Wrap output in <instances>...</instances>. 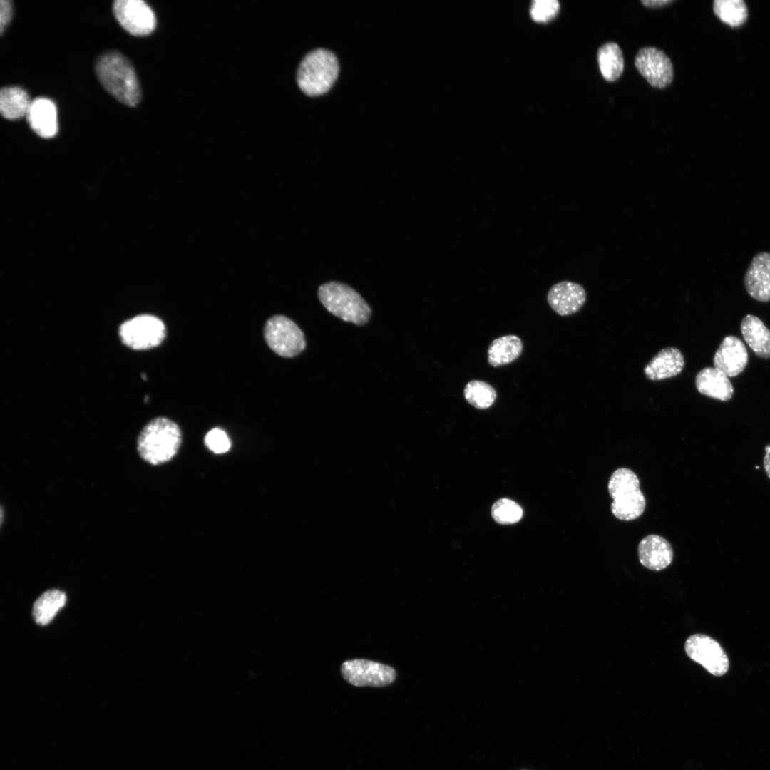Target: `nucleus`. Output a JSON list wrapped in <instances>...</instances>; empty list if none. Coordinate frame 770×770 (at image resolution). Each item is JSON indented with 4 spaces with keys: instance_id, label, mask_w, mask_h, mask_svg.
<instances>
[{
    "instance_id": "f257e3e1",
    "label": "nucleus",
    "mask_w": 770,
    "mask_h": 770,
    "mask_svg": "<svg viewBox=\"0 0 770 770\" xmlns=\"http://www.w3.org/2000/svg\"><path fill=\"white\" fill-rule=\"evenodd\" d=\"M96 75L104 88L120 103L135 106L141 98L138 79L129 60L116 51L102 54L96 63Z\"/></svg>"
},
{
    "instance_id": "f03ea898",
    "label": "nucleus",
    "mask_w": 770,
    "mask_h": 770,
    "mask_svg": "<svg viewBox=\"0 0 770 770\" xmlns=\"http://www.w3.org/2000/svg\"><path fill=\"white\" fill-rule=\"evenodd\" d=\"M182 432L174 421L158 416L149 421L137 438L140 457L152 466H159L171 461L182 443Z\"/></svg>"
},
{
    "instance_id": "7ed1b4c3",
    "label": "nucleus",
    "mask_w": 770,
    "mask_h": 770,
    "mask_svg": "<svg viewBox=\"0 0 770 770\" xmlns=\"http://www.w3.org/2000/svg\"><path fill=\"white\" fill-rule=\"evenodd\" d=\"M317 296L329 313L346 322L363 326L370 319V306L346 284L337 281L325 282L319 286Z\"/></svg>"
},
{
    "instance_id": "20e7f679",
    "label": "nucleus",
    "mask_w": 770,
    "mask_h": 770,
    "mask_svg": "<svg viewBox=\"0 0 770 770\" xmlns=\"http://www.w3.org/2000/svg\"><path fill=\"white\" fill-rule=\"evenodd\" d=\"M339 73L335 55L324 48H317L307 53L301 61L297 73L300 89L308 96H318L327 92Z\"/></svg>"
},
{
    "instance_id": "39448f33",
    "label": "nucleus",
    "mask_w": 770,
    "mask_h": 770,
    "mask_svg": "<svg viewBox=\"0 0 770 770\" xmlns=\"http://www.w3.org/2000/svg\"><path fill=\"white\" fill-rule=\"evenodd\" d=\"M608 492L613 501L611 511L617 519L631 521L644 512L646 501L640 488V480L632 470L620 468L611 475Z\"/></svg>"
},
{
    "instance_id": "423d86ee",
    "label": "nucleus",
    "mask_w": 770,
    "mask_h": 770,
    "mask_svg": "<svg viewBox=\"0 0 770 770\" xmlns=\"http://www.w3.org/2000/svg\"><path fill=\"white\" fill-rule=\"evenodd\" d=\"M263 332L269 347L284 358L295 357L307 346L302 330L294 321L282 314H276L268 319Z\"/></svg>"
},
{
    "instance_id": "0eeeda50",
    "label": "nucleus",
    "mask_w": 770,
    "mask_h": 770,
    "mask_svg": "<svg viewBox=\"0 0 770 770\" xmlns=\"http://www.w3.org/2000/svg\"><path fill=\"white\" fill-rule=\"evenodd\" d=\"M118 334L122 343L133 350L142 351L159 346L166 337V327L158 317L142 314L124 321Z\"/></svg>"
},
{
    "instance_id": "6e6552de",
    "label": "nucleus",
    "mask_w": 770,
    "mask_h": 770,
    "mask_svg": "<svg viewBox=\"0 0 770 770\" xmlns=\"http://www.w3.org/2000/svg\"><path fill=\"white\" fill-rule=\"evenodd\" d=\"M687 656L714 676H722L729 670V660L721 645L704 634L689 636L684 644Z\"/></svg>"
},
{
    "instance_id": "1a4fd4ad",
    "label": "nucleus",
    "mask_w": 770,
    "mask_h": 770,
    "mask_svg": "<svg viewBox=\"0 0 770 770\" xmlns=\"http://www.w3.org/2000/svg\"><path fill=\"white\" fill-rule=\"evenodd\" d=\"M341 672L347 682L356 687H383L393 683L396 677L393 667L361 659L344 662Z\"/></svg>"
},
{
    "instance_id": "9d476101",
    "label": "nucleus",
    "mask_w": 770,
    "mask_h": 770,
    "mask_svg": "<svg viewBox=\"0 0 770 770\" xmlns=\"http://www.w3.org/2000/svg\"><path fill=\"white\" fill-rule=\"evenodd\" d=\"M113 11L120 26L131 35L148 36L155 29V14L142 0H116Z\"/></svg>"
},
{
    "instance_id": "9b49d317",
    "label": "nucleus",
    "mask_w": 770,
    "mask_h": 770,
    "mask_svg": "<svg viewBox=\"0 0 770 770\" xmlns=\"http://www.w3.org/2000/svg\"><path fill=\"white\" fill-rule=\"evenodd\" d=\"M635 66L652 87L664 88L672 82L674 70L672 61L662 51L657 48L645 47L640 49L635 58Z\"/></svg>"
},
{
    "instance_id": "f8f14e48",
    "label": "nucleus",
    "mask_w": 770,
    "mask_h": 770,
    "mask_svg": "<svg viewBox=\"0 0 770 770\" xmlns=\"http://www.w3.org/2000/svg\"><path fill=\"white\" fill-rule=\"evenodd\" d=\"M586 300L587 294L584 287L578 283L568 280L555 284L547 294L549 306L562 317L580 311Z\"/></svg>"
},
{
    "instance_id": "ddd939ff",
    "label": "nucleus",
    "mask_w": 770,
    "mask_h": 770,
    "mask_svg": "<svg viewBox=\"0 0 770 770\" xmlns=\"http://www.w3.org/2000/svg\"><path fill=\"white\" fill-rule=\"evenodd\" d=\"M714 366L728 377L741 374L748 363L744 344L735 336H727L721 342L713 359Z\"/></svg>"
},
{
    "instance_id": "4468645a",
    "label": "nucleus",
    "mask_w": 770,
    "mask_h": 770,
    "mask_svg": "<svg viewBox=\"0 0 770 770\" xmlns=\"http://www.w3.org/2000/svg\"><path fill=\"white\" fill-rule=\"evenodd\" d=\"M744 283L753 299L763 302L770 301V252H761L753 257Z\"/></svg>"
},
{
    "instance_id": "2eb2a0df",
    "label": "nucleus",
    "mask_w": 770,
    "mask_h": 770,
    "mask_svg": "<svg viewBox=\"0 0 770 770\" xmlns=\"http://www.w3.org/2000/svg\"><path fill=\"white\" fill-rule=\"evenodd\" d=\"M637 551L640 563L646 568L655 571L668 567L674 556L668 540L655 534L643 538L638 545Z\"/></svg>"
},
{
    "instance_id": "dca6fc26",
    "label": "nucleus",
    "mask_w": 770,
    "mask_h": 770,
    "mask_svg": "<svg viewBox=\"0 0 770 770\" xmlns=\"http://www.w3.org/2000/svg\"><path fill=\"white\" fill-rule=\"evenodd\" d=\"M26 117L31 128L38 136L50 138L56 135L57 110L51 99L39 97L31 101Z\"/></svg>"
},
{
    "instance_id": "f3484780",
    "label": "nucleus",
    "mask_w": 770,
    "mask_h": 770,
    "mask_svg": "<svg viewBox=\"0 0 770 770\" xmlns=\"http://www.w3.org/2000/svg\"><path fill=\"white\" fill-rule=\"evenodd\" d=\"M684 365V357L678 348L666 347L651 359L643 372L650 381H662L679 375Z\"/></svg>"
},
{
    "instance_id": "a211bd4d",
    "label": "nucleus",
    "mask_w": 770,
    "mask_h": 770,
    "mask_svg": "<svg viewBox=\"0 0 770 770\" xmlns=\"http://www.w3.org/2000/svg\"><path fill=\"white\" fill-rule=\"evenodd\" d=\"M695 386L700 394L722 401H729L734 393L728 376L714 366L700 370L695 377Z\"/></svg>"
},
{
    "instance_id": "6ab92c4d",
    "label": "nucleus",
    "mask_w": 770,
    "mask_h": 770,
    "mask_svg": "<svg viewBox=\"0 0 770 770\" xmlns=\"http://www.w3.org/2000/svg\"><path fill=\"white\" fill-rule=\"evenodd\" d=\"M745 342L759 357L770 358V330L756 316L747 314L741 323Z\"/></svg>"
},
{
    "instance_id": "aec40b11",
    "label": "nucleus",
    "mask_w": 770,
    "mask_h": 770,
    "mask_svg": "<svg viewBox=\"0 0 770 770\" xmlns=\"http://www.w3.org/2000/svg\"><path fill=\"white\" fill-rule=\"evenodd\" d=\"M523 344L521 339L508 334L495 339L488 350V362L493 367H500L515 361L521 354Z\"/></svg>"
},
{
    "instance_id": "412c9836",
    "label": "nucleus",
    "mask_w": 770,
    "mask_h": 770,
    "mask_svg": "<svg viewBox=\"0 0 770 770\" xmlns=\"http://www.w3.org/2000/svg\"><path fill=\"white\" fill-rule=\"evenodd\" d=\"M31 101L27 92L19 86H5L0 91V112L8 120L26 116Z\"/></svg>"
},
{
    "instance_id": "4be33fe9",
    "label": "nucleus",
    "mask_w": 770,
    "mask_h": 770,
    "mask_svg": "<svg viewBox=\"0 0 770 770\" xmlns=\"http://www.w3.org/2000/svg\"><path fill=\"white\" fill-rule=\"evenodd\" d=\"M602 76L607 81L617 80L624 70V58L620 46L613 42L603 44L597 51Z\"/></svg>"
},
{
    "instance_id": "5701e85b",
    "label": "nucleus",
    "mask_w": 770,
    "mask_h": 770,
    "mask_svg": "<svg viewBox=\"0 0 770 770\" xmlns=\"http://www.w3.org/2000/svg\"><path fill=\"white\" fill-rule=\"evenodd\" d=\"M66 602V596L61 590L54 589L43 592L33 606L32 615L35 622L40 625L48 624Z\"/></svg>"
},
{
    "instance_id": "b1692460",
    "label": "nucleus",
    "mask_w": 770,
    "mask_h": 770,
    "mask_svg": "<svg viewBox=\"0 0 770 770\" xmlns=\"http://www.w3.org/2000/svg\"><path fill=\"white\" fill-rule=\"evenodd\" d=\"M463 396L466 401L478 409H486L495 402L497 393L495 389L486 381L471 380L464 387Z\"/></svg>"
},
{
    "instance_id": "393cba45",
    "label": "nucleus",
    "mask_w": 770,
    "mask_h": 770,
    "mask_svg": "<svg viewBox=\"0 0 770 770\" xmlns=\"http://www.w3.org/2000/svg\"><path fill=\"white\" fill-rule=\"evenodd\" d=\"M713 8L715 14L732 26L742 24L747 17L746 6L741 0H717Z\"/></svg>"
},
{
    "instance_id": "a878e982",
    "label": "nucleus",
    "mask_w": 770,
    "mask_h": 770,
    "mask_svg": "<svg viewBox=\"0 0 770 770\" xmlns=\"http://www.w3.org/2000/svg\"><path fill=\"white\" fill-rule=\"evenodd\" d=\"M491 515L493 519L500 524H513L522 518L523 510L513 500L501 498L493 505Z\"/></svg>"
},
{
    "instance_id": "bb28decb",
    "label": "nucleus",
    "mask_w": 770,
    "mask_h": 770,
    "mask_svg": "<svg viewBox=\"0 0 770 770\" xmlns=\"http://www.w3.org/2000/svg\"><path fill=\"white\" fill-rule=\"evenodd\" d=\"M205 445L216 454L227 452L231 447V441L227 433L222 428H214L205 435Z\"/></svg>"
},
{
    "instance_id": "cd10ccee",
    "label": "nucleus",
    "mask_w": 770,
    "mask_h": 770,
    "mask_svg": "<svg viewBox=\"0 0 770 770\" xmlns=\"http://www.w3.org/2000/svg\"><path fill=\"white\" fill-rule=\"evenodd\" d=\"M560 4L556 0H537L533 1L530 9L532 17L538 21H547L556 16Z\"/></svg>"
},
{
    "instance_id": "c85d7f7f",
    "label": "nucleus",
    "mask_w": 770,
    "mask_h": 770,
    "mask_svg": "<svg viewBox=\"0 0 770 770\" xmlns=\"http://www.w3.org/2000/svg\"><path fill=\"white\" fill-rule=\"evenodd\" d=\"M13 14L12 2L10 0L0 1V33L3 34L9 24Z\"/></svg>"
},
{
    "instance_id": "c756f323",
    "label": "nucleus",
    "mask_w": 770,
    "mask_h": 770,
    "mask_svg": "<svg viewBox=\"0 0 770 770\" xmlns=\"http://www.w3.org/2000/svg\"><path fill=\"white\" fill-rule=\"evenodd\" d=\"M672 0H642L641 3L646 7L656 8L672 3Z\"/></svg>"
},
{
    "instance_id": "7c9ffc66",
    "label": "nucleus",
    "mask_w": 770,
    "mask_h": 770,
    "mask_svg": "<svg viewBox=\"0 0 770 770\" xmlns=\"http://www.w3.org/2000/svg\"><path fill=\"white\" fill-rule=\"evenodd\" d=\"M764 451V468L768 478L770 479V444L766 446Z\"/></svg>"
}]
</instances>
